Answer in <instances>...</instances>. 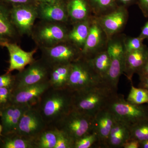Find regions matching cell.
<instances>
[{"mask_svg": "<svg viewBox=\"0 0 148 148\" xmlns=\"http://www.w3.org/2000/svg\"><path fill=\"white\" fill-rule=\"evenodd\" d=\"M73 92L67 88L50 87L42 95L34 107L49 127H54L72 109Z\"/></svg>", "mask_w": 148, "mask_h": 148, "instance_id": "cell-1", "label": "cell"}, {"mask_svg": "<svg viewBox=\"0 0 148 148\" xmlns=\"http://www.w3.org/2000/svg\"><path fill=\"white\" fill-rule=\"evenodd\" d=\"M117 93L102 82L73 92L72 109L94 116L98 112L108 106Z\"/></svg>", "mask_w": 148, "mask_h": 148, "instance_id": "cell-2", "label": "cell"}, {"mask_svg": "<svg viewBox=\"0 0 148 148\" xmlns=\"http://www.w3.org/2000/svg\"><path fill=\"white\" fill-rule=\"evenodd\" d=\"M70 24L40 20L35 24L32 39L38 48L51 47L68 41Z\"/></svg>", "mask_w": 148, "mask_h": 148, "instance_id": "cell-3", "label": "cell"}, {"mask_svg": "<svg viewBox=\"0 0 148 148\" xmlns=\"http://www.w3.org/2000/svg\"><path fill=\"white\" fill-rule=\"evenodd\" d=\"M125 36L119 34L109 40L107 51L111 57L110 69L102 82L108 87L117 92L120 77L123 74L125 50L124 38Z\"/></svg>", "mask_w": 148, "mask_h": 148, "instance_id": "cell-4", "label": "cell"}, {"mask_svg": "<svg viewBox=\"0 0 148 148\" xmlns=\"http://www.w3.org/2000/svg\"><path fill=\"white\" fill-rule=\"evenodd\" d=\"M107 108L116 120L129 126L148 119V105L132 104L125 100L123 95L118 93L111 99Z\"/></svg>", "mask_w": 148, "mask_h": 148, "instance_id": "cell-5", "label": "cell"}, {"mask_svg": "<svg viewBox=\"0 0 148 148\" xmlns=\"http://www.w3.org/2000/svg\"><path fill=\"white\" fill-rule=\"evenodd\" d=\"M86 58L82 57L71 64L66 88L72 92L83 90L102 82Z\"/></svg>", "mask_w": 148, "mask_h": 148, "instance_id": "cell-6", "label": "cell"}, {"mask_svg": "<svg viewBox=\"0 0 148 148\" xmlns=\"http://www.w3.org/2000/svg\"><path fill=\"white\" fill-rule=\"evenodd\" d=\"M93 116L72 109L53 127L64 132L74 142L92 132Z\"/></svg>", "mask_w": 148, "mask_h": 148, "instance_id": "cell-7", "label": "cell"}, {"mask_svg": "<svg viewBox=\"0 0 148 148\" xmlns=\"http://www.w3.org/2000/svg\"><path fill=\"white\" fill-rule=\"evenodd\" d=\"M41 57L51 67L70 64L82 57L81 49L69 41L48 47L40 49Z\"/></svg>", "mask_w": 148, "mask_h": 148, "instance_id": "cell-8", "label": "cell"}, {"mask_svg": "<svg viewBox=\"0 0 148 148\" xmlns=\"http://www.w3.org/2000/svg\"><path fill=\"white\" fill-rule=\"evenodd\" d=\"M51 68L42 58L35 60L14 75L15 82L12 90L49 80Z\"/></svg>", "mask_w": 148, "mask_h": 148, "instance_id": "cell-9", "label": "cell"}, {"mask_svg": "<svg viewBox=\"0 0 148 148\" xmlns=\"http://www.w3.org/2000/svg\"><path fill=\"white\" fill-rule=\"evenodd\" d=\"M36 4L10 5L11 18L20 36H31L35 21L38 18Z\"/></svg>", "mask_w": 148, "mask_h": 148, "instance_id": "cell-10", "label": "cell"}, {"mask_svg": "<svg viewBox=\"0 0 148 148\" xmlns=\"http://www.w3.org/2000/svg\"><path fill=\"white\" fill-rule=\"evenodd\" d=\"M48 127L38 110L32 106L21 116L15 133L34 141Z\"/></svg>", "mask_w": 148, "mask_h": 148, "instance_id": "cell-11", "label": "cell"}, {"mask_svg": "<svg viewBox=\"0 0 148 148\" xmlns=\"http://www.w3.org/2000/svg\"><path fill=\"white\" fill-rule=\"evenodd\" d=\"M128 17L127 8L121 5L119 6L110 13L95 16L98 24L107 35L108 40L123 31L127 24Z\"/></svg>", "mask_w": 148, "mask_h": 148, "instance_id": "cell-12", "label": "cell"}, {"mask_svg": "<svg viewBox=\"0 0 148 148\" xmlns=\"http://www.w3.org/2000/svg\"><path fill=\"white\" fill-rule=\"evenodd\" d=\"M108 42L106 33L98 24L95 16H92L89 34L82 50V57L90 58L98 52L106 50Z\"/></svg>", "mask_w": 148, "mask_h": 148, "instance_id": "cell-13", "label": "cell"}, {"mask_svg": "<svg viewBox=\"0 0 148 148\" xmlns=\"http://www.w3.org/2000/svg\"><path fill=\"white\" fill-rule=\"evenodd\" d=\"M115 121L114 115L107 107L93 116L92 132L95 133L98 137L96 145L98 147L108 148L109 135Z\"/></svg>", "mask_w": 148, "mask_h": 148, "instance_id": "cell-14", "label": "cell"}, {"mask_svg": "<svg viewBox=\"0 0 148 148\" xmlns=\"http://www.w3.org/2000/svg\"><path fill=\"white\" fill-rule=\"evenodd\" d=\"M2 47L6 48L9 53V66L7 73H11L15 70L19 72L24 70L26 66L35 61L34 55L38 49L36 47L31 51H26L15 42L6 43Z\"/></svg>", "mask_w": 148, "mask_h": 148, "instance_id": "cell-15", "label": "cell"}, {"mask_svg": "<svg viewBox=\"0 0 148 148\" xmlns=\"http://www.w3.org/2000/svg\"><path fill=\"white\" fill-rule=\"evenodd\" d=\"M51 87L49 80L12 90V104L33 106L42 95Z\"/></svg>", "mask_w": 148, "mask_h": 148, "instance_id": "cell-16", "label": "cell"}, {"mask_svg": "<svg viewBox=\"0 0 148 148\" xmlns=\"http://www.w3.org/2000/svg\"><path fill=\"white\" fill-rule=\"evenodd\" d=\"M32 106L24 104H12L0 110L3 127L2 135L15 133L21 116Z\"/></svg>", "mask_w": 148, "mask_h": 148, "instance_id": "cell-17", "label": "cell"}, {"mask_svg": "<svg viewBox=\"0 0 148 148\" xmlns=\"http://www.w3.org/2000/svg\"><path fill=\"white\" fill-rule=\"evenodd\" d=\"M38 18L42 21L61 22L70 24L66 1L50 3H39L37 5Z\"/></svg>", "mask_w": 148, "mask_h": 148, "instance_id": "cell-18", "label": "cell"}, {"mask_svg": "<svg viewBox=\"0 0 148 148\" xmlns=\"http://www.w3.org/2000/svg\"><path fill=\"white\" fill-rule=\"evenodd\" d=\"M10 5L0 0V47L6 43H16L20 36L12 23Z\"/></svg>", "mask_w": 148, "mask_h": 148, "instance_id": "cell-19", "label": "cell"}, {"mask_svg": "<svg viewBox=\"0 0 148 148\" xmlns=\"http://www.w3.org/2000/svg\"><path fill=\"white\" fill-rule=\"evenodd\" d=\"M148 55V47L145 45L138 50L125 52L123 74L132 82L134 74H138L143 68Z\"/></svg>", "mask_w": 148, "mask_h": 148, "instance_id": "cell-20", "label": "cell"}, {"mask_svg": "<svg viewBox=\"0 0 148 148\" xmlns=\"http://www.w3.org/2000/svg\"><path fill=\"white\" fill-rule=\"evenodd\" d=\"M66 3L71 25L93 16L86 0H66Z\"/></svg>", "mask_w": 148, "mask_h": 148, "instance_id": "cell-21", "label": "cell"}, {"mask_svg": "<svg viewBox=\"0 0 148 148\" xmlns=\"http://www.w3.org/2000/svg\"><path fill=\"white\" fill-rule=\"evenodd\" d=\"M92 16L71 25L68 41L82 50L89 34Z\"/></svg>", "mask_w": 148, "mask_h": 148, "instance_id": "cell-22", "label": "cell"}, {"mask_svg": "<svg viewBox=\"0 0 148 148\" xmlns=\"http://www.w3.org/2000/svg\"><path fill=\"white\" fill-rule=\"evenodd\" d=\"M130 139L129 125L116 119L109 135L108 148H122Z\"/></svg>", "mask_w": 148, "mask_h": 148, "instance_id": "cell-23", "label": "cell"}, {"mask_svg": "<svg viewBox=\"0 0 148 148\" xmlns=\"http://www.w3.org/2000/svg\"><path fill=\"white\" fill-rule=\"evenodd\" d=\"M71 64H60L52 66L49 80L51 87L56 89L66 88Z\"/></svg>", "mask_w": 148, "mask_h": 148, "instance_id": "cell-24", "label": "cell"}, {"mask_svg": "<svg viewBox=\"0 0 148 148\" xmlns=\"http://www.w3.org/2000/svg\"><path fill=\"white\" fill-rule=\"evenodd\" d=\"M86 59L103 81L107 75L111 65V57L107 49L98 52L90 58Z\"/></svg>", "mask_w": 148, "mask_h": 148, "instance_id": "cell-25", "label": "cell"}, {"mask_svg": "<svg viewBox=\"0 0 148 148\" xmlns=\"http://www.w3.org/2000/svg\"><path fill=\"white\" fill-rule=\"evenodd\" d=\"M0 148H35L34 141L16 133L2 135L0 139Z\"/></svg>", "mask_w": 148, "mask_h": 148, "instance_id": "cell-26", "label": "cell"}, {"mask_svg": "<svg viewBox=\"0 0 148 148\" xmlns=\"http://www.w3.org/2000/svg\"><path fill=\"white\" fill-rule=\"evenodd\" d=\"M93 16H99L110 13L119 6L116 0H86Z\"/></svg>", "mask_w": 148, "mask_h": 148, "instance_id": "cell-27", "label": "cell"}, {"mask_svg": "<svg viewBox=\"0 0 148 148\" xmlns=\"http://www.w3.org/2000/svg\"><path fill=\"white\" fill-rule=\"evenodd\" d=\"M56 132L55 127L48 126L34 140L35 148H55Z\"/></svg>", "mask_w": 148, "mask_h": 148, "instance_id": "cell-28", "label": "cell"}, {"mask_svg": "<svg viewBox=\"0 0 148 148\" xmlns=\"http://www.w3.org/2000/svg\"><path fill=\"white\" fill-rule=\"evenodd\" d=\"M130 139L139 141L148 140V119L132 124L129 126Z\"/></svg>", "mask_w": 148, "mask_h": 148, "instance_id": "cell-29", "label": "cell"}, {"mask_svg": "<svg viewBox=\"0 0 148 148\" xmlns=\"http://www.w3.org/2000/svg\"><path fill=\"white\" fill-rule=\"evenodd\" d=\"M126 100L135 105H148V91L142 88L135 87L132 84Z\"/></svg>", "mask_w": 148, "mask_h": 148, "instance_id": "cell-30", "label": "cell"}, {"mask_svg": "<svg viewBox=\"0 0 148 148\" xmlns=\"http://www.w3.org/2000/svg\"><path fill=\"white\" fill-rule=\"evenodd\" d=\"M98 138L94 132L83 136L74 142L73 148H90L97 145Z\"/></svg>", "mask_w": 148, "mask_h": 148, "instance_id": "cell-31", "label": "cell"}, {"mask_svg": "<svg viewBox=\"0 0 148 148\" xmlns=\"http://www.w3.org/2000/svg\"><path fill=\"white\" fill-rule=\"evenodd\" d=\"M144 40L139 36L137 37L125 36L124 46L125 52H130L142 48L145 45L143 44Z\"/></svg>", "mask_w": 148, "mask_h": 148, "instance_id": "cell-32", "label": "cell"}, {"mask_svg": "<svg viewBox=\"0 0 148 148\" xmlns=\"http://www.w3.org/2000/svg\"><path fill=\"white\" fill-rule=\"evenodd\" d=\"M55 128L57 138L55 148H73L74 141L63 131Z\"/></svg>", "mask_w": 148, "mask_h": 148, "instance_id": "cell-33", "label": "cell"}, {"mask_svg": "<svg viewBox=\"0 0 148 148\" xmlns=\"http://www.w3.org/2000/svg\"><path fill=\"white\" fill-rule=\"evenodd\" d=\"M12 90L6 87H0V110L12 104Z\"/></svg>", "mask_w": 148, "mask_h": 148, "instance_id": "cell-34", "label": "cell"}, {"mask_svg": "<svg viewBox=\"0 0 148 148\" xmlns=\"http://www.w3.org/2000/svg\"><path fill=\"white\" fill-rule=\"evenodd\" d=\"M15 82V77L11 73L0 75V87H6L12 90Z\"/></svg>", "mask_w": 148, "mask_h": 148, "instance_id": "cell-35", "label": "cell"}, {"mask_svg": "<svg viewBox=\"0 0 148 148\" xmlns=\"http://www.w3.org/2000/svg\"><path fill=\"white\" fill-rule=\"evenodd\" d=\"M10 5L24 4L38 5L36 0H3Z\"/></svg>", "mask_w": 148, "mask_h": 148, "instance_id": "cell-36", "label": "cell"}, {"mask_svg": "<svg viewBox=\"0 0 148 148\" xmlns=\"http://www.w3.org/2000/svg\"><path fill=\"white\" fill-rule=\"evenodd\" d=\"M137 4L144 16L148 18V0H138Z\"/></svg>", "mask_w": 148, "mask_h": 148, "instance_id": "cell-37", "label": "cell"}, {"mask_svg": "<svg viewBox=\"0 0 148 148\" xmlns=\"http://www.w3.org/2000/svg\"><path fill=\"white\" fill-rule=\"evenodd\" d=\"M140 82L138 84V87L145 89L148 91V75H139Z\"/></svg>", "mask_w": 148, "mask_h": 148, "instance_id": "cell-38", "label": "cell"}, {"mask_svg": "<svg viewBox=\"0 0 148 148\" xmlns=\"http://www.w3.org/2000/svg\"><path fill=\"white\" fill-rule=\"evenodd\" d=\"M123 148H140V141L135 139H130L123 146Z\"/></svg>", "mask_w": 148, "mask_h": 148, "instance_id": "cell-39", "label": "cell"}, {"mask_svg": "<svg viewBox=\"0 0 148 148\" xmlns=\"http://www.w3.org/2000/svg\"><path fill=\"white\" fill-rule=\"evenodd\" d=\"M119 5L123 6L128 8L130 6L137 3L138 0H116Z\"/></svg>", "mask_w": 148, "mask_h": 148, "instance_id": "cell-40", "label": "cell"}, {"mask_svg": "<svg viewBox=\"0 0 148 148\" xmlns=\"http://www.w3.org/2000/svg\"><path fill=\"white\" fill-rule=\"evenodd\" d=\"M139 36L144 40H148V20L142 27L141 33Z\"/></svg>", "mask_w": 148, "mask_h": 148, "instance_id": "cell-41", "label": "cell"}, {"mask_svg": "<svg viewBox=\"0 0 148 148\" xmlns=\"http://www.w3.org/2000/svg\"><path fill=\"white\" fill-rule=\"evenodd\" d=\"M138 75H148V55L146 59L145 62L144 64L142 69L138 73Z\"/></svg>", "mask_w": 148, "mask_h": 148, "instance_id": "cell-42", "label": "cell"}, {"mask_svg": "<svg viewBox=\"0 0 148 148\" xmlns=\"http://www.w3.org/2000/svg\"><path fill=\"white\" fill-rule=\"evenodd\" d=\"M66 0H36L37 3H50L64 1Z\"/></svg>", "mask_w": 148, "mask_h": 148, "instance_id": "cell-43", "label": "cell"}, {"mask_svg": "<svg viewBox=\"0 0 148 148\" xmlns=\"http://www.w3.org/2000/svg\"><path fill=\"white\" fill-rule=\"evenodd\" d=\"M140 148H148V140L140 141Z\"/></svg>", "mask_w": 148, "mask_h": 148, "instance_id": "cell-44", "label": "cell"}, {"mask_svg": "<svg viewBox=\"0 0 148 148\" xmlns=\"http://www.w3.org/2000/svg\"><path fill=\"white\" fill-rule=\"evenodd\" d=\"M3 131V127L1 124H0V139L1 138V136L2 135Z\"/></svg>", "mask_w": 148, "mask_h": 148, "instance_id": "cell-45", "label": "cell"}]
</instances>
